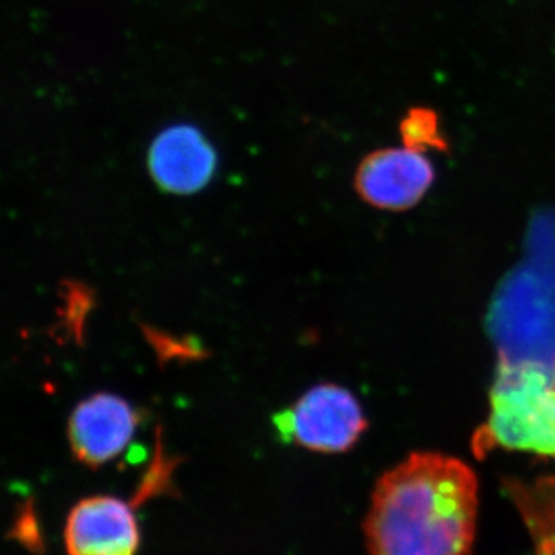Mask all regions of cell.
<instances>
[{
	"label": "cell",
	"instance_id": "cell-1",
	"mask_svg": "<svg viewBox=\"0 0 555 555\" xmlns=\"http://www.w3.org/2000/svg\"><path fill=\"white\" fill-rule=\"evenodd\" d=\"M478 480L452 456L418 452L387 470L364 520L369 555H469Z\"/></svg>",
	"mask_w": 555,
	"mask_h": 555
},
{
	"label": "cell",
	"instance_id": "cell-2",
	"mask_svg": "<svg viewBox=\"0 0 555 555\" xmlns=\"http://www.w3.org/2000/svg\"><path fill=\"white\" fill-rule=\"evenodd\" d=\"M480 443V451L502 447L555 460V374L540 363H506Z\"/></svg>",
	"mask_w": 555,
	"mask_h": 555
},
{
	"label": "cell",
	"instance_id": "cell-3",
	"mask_svg": "<svg viewBox=\"0 0 555 555\" xmlns=\"http://www.w3.org/2000/svg\"><path fill=\"white\" fill-rule=\"evenodd\" d=\"M273 423L287 443L324 454L349 451L367 427L353 393L331 383L312 387L294 406L273 416Z\"/></svg>",
	"mask_w": 555,
	"mask_h": 555
},
{
	"label": "cell",
	"instance_id": "cell-4",
	"mask_svg": "<svg viewBox=\"0 0 555 555\" xmlns=\"http://www.w3.org/2000/svg\"><path fill=\"white\" fill-rule=\"evenodd\" d=\"M434 181L436 167L427 153L406 145L369 153L356 173L360 198L383 210H408L416 206Z\"/></svg>",
	"mask_w": 555,
	"mask_h": 555
},
{
	"label": "cell",
	"instance_id": "cell-5",
	"mask_svg": "<svg viewBox=\"0 0 555 555\" xmlns=\"http://www.w3.org/2000/svg\"><path fill=\"white\" fill-rule=\"evenodd\" d=\"M141 415L115 393H94L80 401L68 420L73 454L90 467L107 465L124 454L133 440Z\"/></svg>",
	"mask_w": 555,
	"mask_h": 555
},
{
	"label": "cell",
	"instance_id": "cell-6",
	"mask_svg": "<svg viewBox=\"0 0 555 555\" xmlns=\"http://www.w3.org/2000/svg\"><path fill=\"white\" fill-rule=\"evenodd\" d=\"M139 540L134 507L118 496H87L65 521L68 555H137Z\"/></svg>",
	"mask_w": 555,
	"mask_h": 555
},
{
	"label": "cell",
	"instance_id": "cell-7",
	"mask_svg": "<svg viewBox=\"0 0 555 555\" xmlns=\"http://www.w3.org/2000/svg\"><path fill=\"white\" fill-rule=\"evenodd\" d=\"M217 152L196 127L178 124L160 131L149 150V171L163 192L193 195L217 170Z\"/></svg>",
	"mask_w": 555,
	"mask_h": 555
},
{
	"label": "cell",
	"instance_id": "cell-8",
	"mask_svg": "<svg viewBox=\"0 0 555 555\" xmlns=\"http://www.w3.org/2000/svg\"><path fill=\"white\" fill-rule=\"evenodd\" d=\"M403 145L418 152H448L447 134L441 129L440 118L433 108L415 107L408 109L400 122Z\"/></svg>",
	"mask_w": 555,
	"mask_h": 555
},
{
	"label": "cell",
	"instance_id": "cell-9",
	"mask_svg": "<svg viewBox=\"0 0 555 555\" xmlns=\"http://www.w3.org/2000/svg\"><path fill=\"white\" fill-rule=\"evenodd\" d=\"M526 499L525 517L534 534L539 555H555V485H545Z\"/></svg>",
	"mask_w": 555,
	"mask_h": 555
}]
</instances>
